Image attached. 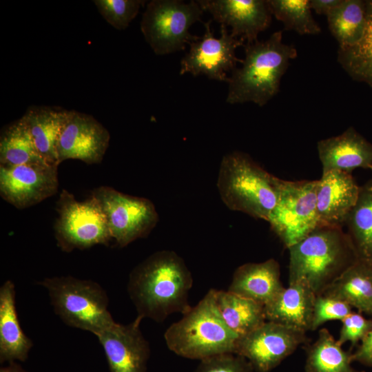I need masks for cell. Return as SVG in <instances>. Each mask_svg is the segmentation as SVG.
Returning a JSON list of instances; mask_svg holds the SVG:
<instances>
[{
    "label": "cell",
    "mask_w": 372,
    "mask_h": 372,
    "mask_svg": "<svg viewBox=\"0 0 372 372\" xmlns=\"http://www.w3.org/2000/svg\"><path fill=\"white\" fill-rule=\"evenodd\" d=\"M192 285L183 259L173 251L163 250L132 270L127 292L137 316L161 322L172 313L183 315L191 309L188 296Z\"/></svg>",
    "instance_id": "cell-1"
},
{
    "label": "cell",
    "mask_w": 372,
    "mask_h": 372,
    "mask_svg": "<svg viewBox=\"0 0 372 372\" xmlns=\"http://www.w3.org/2000/svg\"><path fill=\"white\" fill-rule=\"evenodd\" d=\"M244 49L242 66L234 69L229 77L226 102H252L262 107L279 92L281 79L290 61L297 57V50L282 41V30L266 40L246 43Z\"/></svg>",
    "instance_id": "cell-2"
},
{
    "label": "cell",
    "mask_w": 372,
    "mask_h": 372,
    "mask_svg": "<svg viewBox=\"0 0 372 372\" xmlns=\"http://www.w3.org/2000/svg\"><path fill=\"white\" fill-rule=\"evenodd\" d=\"M289 251V284L299 283L321 293L359 259L342 227L318 226Z\"/></svg>",
    "instance_id": "cell-3"
},
{
    "label": "cell",
    "mask_w": 372,
    "mask_h": 372,
    "mask_svg": "<svg viewBox=\"0 0 372 372\" xmlns=\"http://www.w3.org/2000/svg\"><path fill=\"white\" fill-rule=\"evenodd\" d=\"M239 337L223 318L214 289H209L195 307L164 333L170 351L180 357L199 360L235 353Z\"/></svg>",
    "instance_id": "cell-4"
},
{
    "label": "cell",
    "mask_w": 372,
    "mask_h": 372,
    "mask_svg": "<svg viewBox=\"0 0 372 372\" xmlns=\"http://www.w3.org/2000/svg\"><path fill=\"white\" fill-rule=\"evenodd\" d=\"M282 180L247 154L235 151L222 158L217 187L229 209L267 220L278 201Z\"/></svg>",
    "instance_id": "cell-5"
},
{
    "label": "cell",
    "mask_w": 372,
    "mask_h": 372,
    "mask_svg": "<svg viewBox=\"0 0 372 372\" xmlns=\"http://www.w3.org/2000/svg\"><path fill=\"white\" fill-rule=\"evenodd\" d=\"M37 284L46 289L55 314L69 327L96 337L116 322L107 292L96 282L66 276L45 278Z\"/></svg>",
    "instance_id": "cell-6"
},
{
    "label": "cell",
    "mask_w": 372,
    "mask_h": 372,
    "mask_svg": "<svg viewBox=\"0 0 372 372\" xmlns=\"http://www.w3.org/2000/svg\"><path fill=\"white\" fill-rule=\"evenodd\" d=\"M203 12L197 1L153 0L143 14L141 30L156 54L183 50L186 44L200 38L189 30L200 21Z\"/></svg>",
    "instance_id": "cell-7"
},
{
    "label": "cell",
    "mask_w": 372,
    "mask_h": 372,
    "mask_svg": "<svg viewBox=\"0 0 372 372\" xmlns=\"http://www.w3.org/2000/svg\"><path fill=\"white\" fill-rule=\"evenodd\" d=\"M59 216L54 225L58 247L65 252L107 245L112 239L105 215L92 195L83 201L63 189L57 200Z\"/></svg>",
    "instance_id": "cell-8"
},
{
    "label": "cell",
    "mask_w": 372,
    "mask_h": 372,
    "mask_svg": "<svg viewBox=\"0 0 372 372\" xmlns=\"http://www.w3.org/2000/svg\"><path fill=\"white\" fill-rule=\"evenodd\" d=\"M316 180H282L278 201L267 222L288 249L318 227Z\"/></svg>",
    "instance_id": "cell-9"
},
{
    "label": "cell",
    "mask_w": 372,
    "mask_h": 372,
    "mask_svg": "<svg viewBox=\"0 0 372 372\" xmlns=\"http://www.w3.org/2000/svg\"><path fill=\"white\" fill-rule=\"evenodd\" d=\"M91 195L102 208L112 238L120 247L147 236L158 223V214L147 198L123 194L108 186L94 189Z\"/></svg>",
    "instance_id": "cell-10"
},
{
    "label": "cell",
    "mask_w": 372,
    "mask_h": 372,
    "mask_svg": "<svg viewBox=\"0 0 372 372\" xmlns=\"http://www.w3.org/2000/svg\"><path fill=\"white\" fill-rule=\"evenodd\" d=\"M306 342V332L267 320L239 337L235 353L245 358L254 371L270 372Z\"/></svg>",
    "instance_id": "cell-11"
},
{
    "label": "cell",
    "mask_w": 372,
    "mask_h": 372,
    "mask_svg": "<svg viewBox=\"0 0 372 372\" xmlns=\"http://www.w3.org/2000/svg\"><path fill=\"white\" fill-rule=\"evenodd\" d=\"M211 21L204 23L203 36L189 44V52L180 61V74H203L210 79L227 83V73L236 68L237 62L242 61L236 56V50L244 46L245 41L231 35L225 25H220V37L216 38L211 29Z\"/></svg>",
    "instance_id": "cell-12"
},
{
    "label": "cell",
    "mask_w": 372,
    "mask_h": 372,
    "mask_svg": "<svg viewBox=\"0 0 372 372\" xmlns=\"http://www.w3.org/2000/svg\"><path fill=\"white\" fill-rule=\"evenodd\" d=\"M58 167L45 162L0 165V194L18 209L34 205L54 195L59 187Z\"/></svg>",
    "instance_id": "cell-13"
},
{
    "label": "cell",
    "mask_w": 372,
    "mask_h": 372,
    "mask_svg": "<svg viewBox=\"0 0 372 372\" xmlns=\"http://www.w3.org/2000/svg\"><path fill=\"white\" fill-rule=\"evenodd\" d=\"M110 138L108 130L92 116L68 110L57 143L59 163L67 159L99 163L108 148Z\"/></svg>",
    "instance_id": "cell-14"
},
{
    "label": "cell",
    "mask_w": 372,
    "mask_h": 372,
    "mask_svg": "<svg viewBox=\"0 0 372 372\" xmlns=\"http://www.w3.org/2000/svg\"><path fill=\"white\" fill-rule=\"evenodd\" d=\"M143 319L137 316L126 324L115 322L96 336L111 372H146L150 349L140 328Z\"/></svg>",
    "instance_id": "cell-15"
},
{
    "label": "cell",
    "mask_w": 372,
    "mask_h": 372,
    "mask_svg": "<svg viewBox=\"0 0 372 372\" xmlns=\"http://www.w3.org/2000/svg\"><path fill=\"white\" fill-rule=\"evenodd\" d=\"M203 10L209 12L220 25L231 27V34L247 43L258 40L271 21L267 0H198Z\"/></svg>",
    "instance_id": "cell-16"
},
{
    "label": "cell",
    "mask_w": 372,
    "mask_h": 372,
    "mask_svg": "<svg viewBox=\"0 0 372 372\" xmlns=\"http://www.w3.org/2000/svg\"><path fill=\"white\" fill-rule=\"evenodd\" d=\"M358 186L351 173H322L316 187L318 226L343 227L358 198Z\"/></svg>",
    "instance_id": "cell-17"
},
{
    "label": "cell",
    "mask_w": 372,
    "mask_h": 372,
    "mask_svg": "<svg viewBox=\"0 0 372 372\" xmlns=\"http://www.w3.org/2000/svg\"><path fill=\"white\" fill-rule=\"evenodd\" d=\"M317 149L322 173H351L356 168L372 170V143L353 127L338 136L319 141Z\"/></svg>",
    "instance_id": "cell-18"
},
{
    "label": "cell",
    "mask_w": 372,
    "mask_h": 372,
    "mask_svg": "<svg viewBox=\"0 0 372 372\" xmlns=\"http://www.w3.org/2000/svg\"><path fill=\"white\" fill-rule=\"evenodd\" d=\"M284 288L280 280V265L271 258L238 267L227 291L265 306Z\"/></svg>",
    "instance_id": "cell-19"
},
{
    "label": "cell",
    "mask_w": 372,
    "mask_h": 372,
    "mask_svg": "<svg viewBox=\"0 0 372 372\" xmlns=\"http://www.w3.org/2000/svg\"><path fill=\"white\" fill-rule=\"evenodd\" d=\"M316 297L304 285L289 284L265 306L266 320L304 332L311 331Z\"/></svg>",
    "instance_id": "cell-20"
},
{
    "label": "cell",
    "mask_w": 372,
    "mask_h": 372,
    "mask_svg": "<svg viewBox=\"0 0 372 372\" xmlns=\"http://www.w3.org/2000/svg\"><path fill=\"white\" fill-rule=\"evenodd\" d=\"M14 282L6 280L0 287V361H25L33 346L21 329L16 309Z\"/></svg>",
    "instance_id": "cell-21"
},
{
    "label": "cell",
    "mask_w": 372,
    "mask_h": 372,
    "mask_svg": "<svg viewBox=\"0 0 372 372\" xmlns=\"http://www.w3.org/2000/svg\"><path fill=\"white\" fill-rule=\"evenodd\" d=\"M68 110L46 106L30 107L22 116L35 146L49 165L59 166L57 143Z\"/></svg>",
    "instance_id": "cell-22"
},
{
    "label": "cell",
    "mask_w": 372,
    "mask_h": 372,
    "mask_svg": "<svg viewBox=\"0 0 372 372\" xmlns=\"http://www.w3.org/2000/svg\"><path fill=\"white\" fill-rule=\"evenodd\" d=\"M320 294L336 298L360 313L372 316V264L358 260Z\"/></svg>",
    "instance_id": "cell-23"
},
{
    "label": "cell",
    "mask_w": 372,
    "mask_h": 372,
    "mask_svg": "<svg viewBox=\"0 0 372 372\" xmlns=\"http://www.w3.org/2000/svg\"><path fill=\"white\" fill-rule=\"evenodd\" d=\"M216 302L227 326L239 336L248 334L267 321L265 306L251 299L216 290Z\"/></svg>",
    "instance_id": "cell-24"
},
{
    "label": "cell",
    "mask_w": 372,
    "mask_h": 372,
    "mask_svg": "<svg viewBox=\"0 0 372 372\" xmlns=\"http://www.w3.org/2000/svg\"><path fill=\"white\" fill-rule=\"evenodd\" d=\"M353 353L342 345L327 329H322L316 340L307 347L306 372H364L351 366Z\"/></svg>",
    "instance_id": "cell-25"
},
{
    "label": "cell",
    "mask_w": 372,
    "mask_h": 372,
    "mask_svg": "<svg viewBox=\"0 0 372 372\" xmlns=\"http://www.w3.org/2000/svg\"><path fill=\"white\" fill-rule=\"evenodd\" d=\"M358 259L372 264V178L360 186L345 224Z\"/></svg>",
    "instance_id": "cell-26"
},
{
    "label": "cell",
    "mask_w": 372,
    "mask_h": 372,
    "mask_svg": "<svg viewBox=\"0 0 372 372\" xmlns=\"http://www.w3.org/2000/svg\"><path fill=\"white\" fill-rule=\"evenodd\" d=\"M327 19L329 30L339 48L352 46L361 40L365 31L366 0H342Z\"/></svg>",
    "instance_id": "cell-27"
},
{
    "label": "cell",
    "mask_w": 372,
    "mask_h": 372,
    "mask_svg": "<svg viewBox=\"0 0 372 372\" xmlns=\"http://www.w3.org/2000/svg\"><path fill=\"white\" fill-rule=\"evenodd\" d=\"M366 25L364 35L356 44L338 48L337 61L353 80L372 87V0H366Z\"/></svg>",
    "instance_id": "cell-28"
},
{
    "label": "cell",
    "mask_w": 372,
    "mask_h": 372,
    "mask_svg": "<svg viewBox=\"0 0 372 372\" xmlns=\"http://www.w3.org/2000/svg\"><path fill=\"white\" fill-rule=\"evenodd\" d=\"M45 162L39 154L23 117L3 130L0 138V165ZM46 163V162H45Z\"/></svg>",
    "instance_id": "cell-29"
},
{
    "label": "cell",
    "mask_w": 372,
    "mask_h": 372,
    "mask_svg": "<svg viewBox=\"0 0 372 372\" xmlns=\"http://www.w3.org/2000/svg\"><path fill=\"white\" fill-rule=\"evenodd\" d=\"M272 15L284 25L285 30L300 35L318 34L320 25L312 16L309 0H267Z\"/></svg>",
    "instance_id": "cell-30"
},
{
    "label": "cell",
    "mask_w": 372,
    "mask_h": 372,
    "mask_svg": "<svg viewBox=\"0 0 372 372\" xmlns=\"http://www.w3.org/2000/svg\"><path fill=\"white\" fill-rule=\"evenodd\" d=\"M104 19L116 30L128 27L136 17L145 1L142 0H94L93 1Z\"/></svg>",
    "instance_id": "cell-31"
},
{
    "label": "cell",
    "mask_w": 372,
    "mask_h": 372,
    "mask_svg": "<svg viewBox=\"0 0 372 372\" xmlns=\"http://www.w3.org/2000/svg\"><path fill=\"white\" fill-rule=\"evenodd\" d=\"M351 307L345 302L329 296L319 294L313 305L311 331H316L327 321L342 320L352 312Z\"/></svg>",
    "instance_id": "cell-32"
},
{
    "label": "cell",
    "mask_w": 372,
    "mask_h": 372,
    "mask_svg": "<svg viewBox=\"0 0 372 372\" xmlns=\"http://www.w3.org/2000/svg\"><path fill=\"white\" fill-rule=\"evenodd\" d=\"M194 372H254L250 363L236 353H224L202 360Z\"/></svg>",
    "instance_id": "cell-33"
},
{
    "label": "cell",
    "mask_w": 372,
    "mask_h": 372,
    "mask_svg": "<svg viewBox=\"0 0 372 372\" xmlns=\"http://www.w3.org/2000/svg\"><path fill=\"white\" fill-rule=\"evenodd\" d=\"M372 327V320L365 318L362 314L351 312L342 320L338 342L342 345L350 342L351 347L361 342Z\"/></svg>",
    "instance_id": "cell-34"
},
{
    "label": "cell",
    "mask_w": 372,
    "mask_h": 372,
    "mask_svg": "<svg viewBox=\"0 0 372 372\" xmlns=\"http://www.w3.org/2000/svg\"><path fill=\"white\" fill-rule=\"evenodd\" d=\"M353 361L372 367V327L356 351L353 353Z\"/></svg>",
    "instance_id": "cell-35"
},
{
    "label": "cell",
    "mask_w": 372,
    "mask_h": 372,
    "mask_svg": "<svg viewBox=\"0 0 372 372\" xmlns=\"http://www.w3.org/2000/svg\"><path fill=\"white\" fill-rule=\"evenodd\" d=\"M342 0H309L311 10L317 14L326 17L337 6Z\"/></svg>",
    "instance_id": "cell-36"
},
{
    "label": "cell",
    "mask_w": 372,
    "mask_h": 372,
    "mask_svg": "<svg viewBox=\"0 0 372 372\" xmlns=\"http://www.w3.org/2000/svg\"><path fill=\"white\" fill-rule=\"evenodd\" d=\"M0 372H26L19 365L10 362L9 366L1 369Z\"/></svg>",
    "instance_id": "cell-37"
}]
</instances>
